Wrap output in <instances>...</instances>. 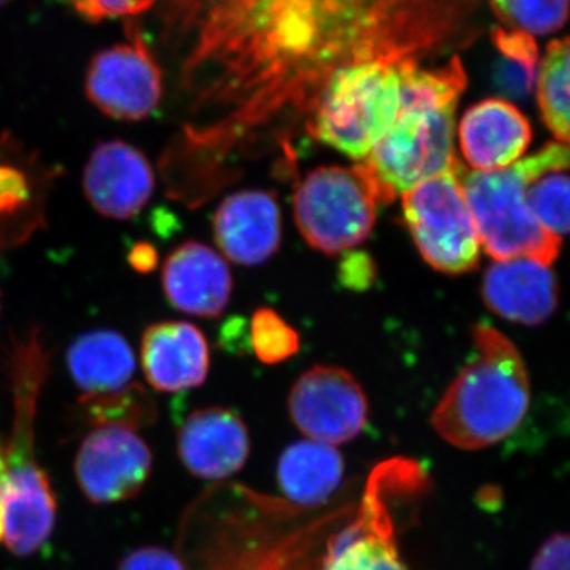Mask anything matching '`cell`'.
<instances>
[{"mask_svg":"<svg viewBox=\"0 0 570 570\" xmlns=\"http://www.w3.org/2000/svg\"><path fill=\"white\" fill-rule=\"evenodd\" d=\"M198 145L236 140L283 108L307 115L352 63L422 61L460 39L472 0H159Z\"/></svg>","mask_w":570,"mask_h":570,"instance_id":"obj_1","label":"cell"},{"mask_svg":"<svg viewBox=\"0 0 570 570\" xmlns=\"http://www.w3.org/2000/svg\"><path fill=\"white\" fill-rule=\"evenodd\" d=\"M468 75L460 56L444 66H401V102L389 132L355 165L379 204H390L417 184L449 170L455 156V111Z\"/></svg>","mask_w":570,"mask_h":570,"instance_id":"obj_2","label":"cell"},{"mask_svg":"<svg viewBox=\"0 0 570 570\" xmlns=\"http://www.w3.org/2000/svg\"><path fill=\"white\" fill-rule=\"evenodd\" d=\"M475 355L445 390L434 431L453 448L497 445L521 425L531 404L530 377L519 348L490 325L474 326Z\"/></svg>","mask_w":570,"mask_h":570,"instance_id":"obj_3","label":"cell"},{"mask_svg":"<svg viewBox=\"0 0 570 570\" xmlns=\"http://www.w3.org/2000/svg\"><path fill=\"white\" fill-rule=\"evenodd\" d=\"M51 354L39 326L13 336L9 358L13 387V433L6 449L7 498L3 542L17 557H31L47 546L55 531L56 504L47 472L36 453L37 404L48 374Z\"/></svg>","mask_w":570,"mask_h":570,"instance_id":"obj_4","label":"cell"},{"mask_svg":"<svg viewBox=\"0 0 570 570\" xmlns=\"http://www.w3.org/2000/svg\"><path fill=\"white\" fill-rule=\"evenodd\" d=\"M404 62L377 59L337 70L307 116L311 137L355 163L366 159L396 119Z\"/></svg>","mask_w":570,"mask_h":570,"instance_id":"obj_5","label":"cell"},{"mask_svg":"<svg viewBox=\"0 0 570 570\" xmlns=\"http://www.w3.org/2000/svg\"><path fill=\"white\" fill-rule=\"evenodd\" d=\"M377 197L358 168L321 167L294 194L295 223L307 245L335 255L362 245L373 232Z\"/></svg>","mask_w":570,"mask_h":570,"instance_id":"obj_6","label":"cell"},{"mask_svg":"<svg viewBox=\"0 0 570 570\" xmlns=\"http://www.w3.org/2000/svg\"><path fill=\"white\" fill-rule=\"evenodd\" d=\"M461 168L456 163L401 195L404 220L419 253L431 268L448 275L474 269L482 249L461 184Z\"/></svg>","mask_w":570,"mask_h":570,"instance_id":"obj_7","label":"cell"},{"mask_svg":"<svg viewBox=\"0 0 570 570\" xmlns=\"http://www.w3.org/2000/svg\"><path fill=\"white\" fill-rule=\"evenodd\" d=\"M461 184L480 239L494 261L530 257L551 265L561 243L534 219L523 197V178L517 163L497 171H466Z\"/></svg>","mask_w":570,"mask_h":570,"instance_id":"obj_8","label":"cell"},{"mask_svg":"<svg viewBox=\"0 0 570 570\" xmlns=\"http://www.w3.org/2000/svg\"><path fill=\"white\" fill-rule=\"evenodd\" d=\"M85 91L97 110L116 121H142L160 107L163 67L137 22L127 20L126 40L94 55Z\"/></svg>","mask_w":570,"mask_h":570,"instance_id":"obj_9","label":"cell"},{"mask_svg":"<svg viewBox=\"0 0 570 570\" xmlns=\"http://www.w3.org/2000/svg\"><path fill=\"white\" fill-rule=\"evenodd\" d=\"M153 471V452L135 428L96 425L82 439L75 459L78 487L92 504L107 505L137 497Z\"/></svg>","mask_w":570,"mask_h":570,"instance_id":"obj_10","label":"cell"},{"mask_svg":"<svg viewBox=\"0 0 570 570\" xmlns=\"http://www.w3.org/2000/svg\"><path fill=\"white\" fill-rule=\"evenodd\" d=\"M292 422L311 441L340 445L365 430L367 400L356 379L336 366H314L292 387Z\"/></svg>","mask_w":570,"mask_h":570,"instance_id":"obj_11","label":"cell"},{"mask_svg":"<svg viewBox=\"0 0 570 570\" xmlns=\"http://www.w3.org/2000/svg\"><path fill=\"white\" fill-rule=\"evenodd\" d=\"M153 165L148 157L122 140L102 141L94 148L82 190L97 213L115 220L132 219L154 194Z\"/></svg>","mask_w":570,"mask_h":570,"instance_id":"obj_12","label":"cell"},{"mask_svg":"<svg viewBox=\"0 0 570 570\" xmlns=\"http://www.w3.org/2000/svg\"><path fill=\"white\" fill-rule=\"evenodd\" d=\"M249 453V431L230 409H195L179 423V460L195 478H232L245 468Z\"/></svg>","mask_w":570,"mask_h":570,"instance_id":"obj_13","label":"cell"},{"mask_svg":"<svg viewBox=\"0 0 570 570\" xmlns=\"http://www.w3.org/2000/svg\"><path fill=\"white\" fill-rule=\"evenodd\" d=\"M460 149L474 171L512 167L532 141L531 124L515 105L485 99L472 105L459 126Z\"/></svg>","mask_w":570,"mask_h":570,"instance_id":"obj_14","label":"cell"},{"mask_svg":"<svg viewBox=\"0 0 570 570\" xmlns=\"http://www.w3.org/2000/svg\"><path fill=\"white\" fill-rule=\"evenodd\" d=\"M213 234L225 257L235 264H264L281 245V212L276 198L262 190L228 195L214 213Z\"/></svg>","mask_w":570,"mask_h":570,"instance_id":"obj_15","label":"cell"},{"mask_svg":"<svg viewBox=\"0 0 570 570\" xmlns=\"http://www.w3.org/2000/svg\"><path fill=\"white\" fill-rule=\"evenodd\" d=\"M165 298L175 309L197 317H217L230 302L232 273L219 254L197 242L183 243L163 268Z\"/></svg>","mask_w":570,"mask_h":570,"instance_id":"obj_16","label":"cell"},{"mask_svg":"<svg viewBox=\"0 0 570 570\" xmlns=\"http://www.w3.org/2000/svg\"><path fill=\"white\" fill-rule=\"evenodd\" d=\"M141 366L146 381L157 392L200 387L208 377V343L189 322L149 325L141 337Z\"/></svg>","mask_w":570,"mask_h":570,"instance_id":"obj_17","label":"cell"},{"mask_svg":"<svg viewBox=\"0 0 570 570\" xmlns=\"http://www.w3.org/2000/svg\"><path fill=\"white\" fill-rule=\"evenodd\" d=\"M482 295L499 317L539 325L557 311L558 283L550 265L534 258L494 261L483 277Z\"/></svg>","mask_w":570,"mask_h":570,"instance_id":"obj_18","label":"cell"},{"mask_svg":"<svg viewBox=\"0 0 570 570\" xmlns=\"http://www.w3.org/2000/svg\"><path fill=\"white\" fill-rule=\"evenodd\" d=\"M47 183L37 156L24 153L10 135H0V246L14 245L39 227Z\"/></svg>","mask_w":570,"mask_h":570,"instance_id":"obj_19","label":"cell"},{"mask_svg":"<svg viewBox=\"0 0 570 570\" xmlns=\"http://www.w3.org/2000/svg\"><path fill=\"white\" fill-rule=\"evenodd\" d=\"M67 367L81 392L80 400H94L132 387L137 362L121 333L94 330L70 344Z\"/></svg>","mask_w":570,"mask_h":570,"instance_id":"obj_20","label":"cell"},{"mask_svg":"<svg viewBox=\"0 0 570 570\" xmlns=\"http://www.w3.org/2000/svg\"><path fill=\"white\" fill-rule=\"evenodd\" d=\"M524 204L540 227L562 245L569 230V146L551 141L517 163Z\"/></svg>","mask_w":570,"mask_h":570,"instance_id":"obj_21","label":"cell"},{"mask_svg":"<svg viewBox=\"0 0 570 570\" xmlns=\"http://www.w3.org/2000/svg\"><path fill=\"white\" fill-rule=\"evenodd\" d=\"M344 475V460L333 445L296 442L284 450L277 464V480L288 499L305 508H316L335 493Z\"/></svg>","mask_w":570,"mask_h":570,"instance_id":"obj_22","label":"cell"},{"mask_svg":"<svg viewBox=\"0 0 570 570\" xmlns=\"http://www.w3.org/2000/svg\"><path fill=\"white\" fill-rule=\"evenodd\" d=\"M569 39L550 41L535 71V89L543 122L557 141H569Z\"/></svg>","mask_w":570,"mask_h":570,"instance_id":"obj_23","label":"cell"},{"mask_svg":"<svg viewBox=\"0 0 570 570\" xmlns=\"http://www.w3.org/2000/svg\"><path fill=\"white\" fill-rule=\"evenodd\" d=\"M325 570H407L397 553L393 532L373 528L347 534L343 546L333 550Z\"/></svg>","mask_w":570,"mask_h":570,"instance_id":"obj_24","label":"cell"},{"mask_svg":"<svg viewBox=\"0 0 570 570\" xmlns=\"http://www.w3.org/2000/svg\"><path fill=\"white\" fill-rule=\"evenodd\" d=\"M489 3L505 28L530 36L561 31L568 21L569 0H489Z\"/></svg>","mask_w":570,"mask_h":570,"instance_id":"obj_25","label":"cell"},{"mask_svg":"<svg viewBox=\"0 0 570 570\" xmlns=\"http://www.w3.org/2000/svg\"><path fill=\"white\" fill-rule=\"evenodd\" d=\"M250 346L261 362L276 365L298 352L299 337L279 314L262 307L250 321Z\"/></svg>","mask_w":570,"mask_h":570,"instance_id":"obj_26","label":"cell"},{"mask_svg":"<svg viewBox=\"0 0 570 570\" xmlns=\"http://www.w3.org/2000/svg\"><path fill=\"white\" fill-rule=\"evenodd\" d=\"M493 41L505 63H512L517 71L534 80L539 63V48L534 37L515 29L498 28Z\"/></svg>","mask_w":570,"mask_h":570,"instance_id":"obj_27","label":"cell"},{"mask_svg":"<svg viewBox=\"0 0 570 570\" xmlns=\"http://www.w3.org/2000/svg\"><path fill=\"white\" fill-rule=\"evenodd\" d=\"M75 13L85 20L97 24L107 20H116V18L140 17L154 9L159 0H70Z\"/></svg>","mask_w":570,"mask_h":570,"instance_id":"obj_28","label":"cell"},{"mask_svg":"<svg viewBox=\"0 0 570 570\" xmlns=\"http://www.w3.org/2000/svg\"><path fill=\"white\" fill-rule=\"evenodd\" d=\"M118 570H189L183 557L164 547L148 546L129 551Z\"/></svg>","mask_w":570,"mask_h":570,"instance_id":"obj_29","label":"cell"},{"mask_svg":"<svg viewBox=\"0 0 570 570\" xmlns=\"http://www.w3.org/2000/svg\"><path fill=\"white\" fill-rule=\"evenodd\" d=\"M530 570H569V535L551 534L532 558Z\"/></svg>","mask_w":570,"mask_h":570,"instance_id":"obj_30","label":"cell"},{"mask_svg":"<svg viewBox=\"0 0 570 570\" xmlns=\"http://www.w3.org/2000/svg\"><path fill=\"white\" fill-rule=\"evenodd\" d=\"M374 279V264L365 254H351L341 264V283L351 288H366Z\"/></svg>","mask_w":570,"mask_h":570,"instance_id":"obj_31","label":"cell"},{"mask_svg":"<svg viewBox=\"0 0 570 570\" xmlns=\"http://www.w3.org/2000/svg\"><path fill=\"white\" fill-rule=\"evenodd\" d=\"M127 262H129L135 272L148 275L159 265V253H157L156 247L151 243L138 242L127 253Z\"/></svg>","mask_w":570,"mask_h":570,"instance_id":"obj_32","label":"cell"},{"mask_svg":"<svg viewBox=\"0 0 570 570\" xmlns=\"http://www.w3.org/2000/svg\"><path fill=\"white\" fill-rule=\"evenodd\" d=\"M7 461L6 449L0 444V542L3 539V520H6Z\"/></svg>","mask_w":570,"mask_h":570,"instance_id":"obj_33","label":"cell"},{"mask_svg":"<svg viewBox=\"0 0 570 570\" xmlns=\"http://www.w3.org/2000/svg\"><path fill=\"white\" fill-rule=\"evenodd\" d=\"M11 0H0V7L7 6V3H10Z\"/></svg>","mask_w":570,"mask_h":570,"instance_id":"obj_34","label":"cell"}]
</instances>
